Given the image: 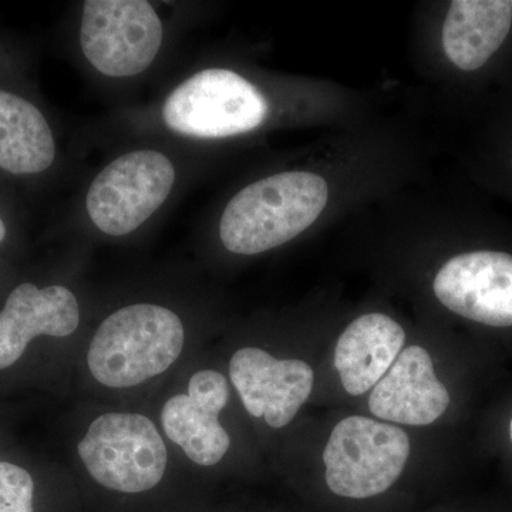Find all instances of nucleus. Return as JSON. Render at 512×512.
Here are the masks:
<instances>
[{
  "mask_svg": "<svg viewBox=\"0 0 512 512\" xmlns=\"http://www.w3.org/2000/svg\"><path fill=\"white\" fill-rule=\"evenodd\" d=\"M228 400L225 376L201 370L191 377L187 394H177L164 404L161 423L165 434L183 448L192 463L215 466L227 454L231 439L218 416Z\"/></svg>",
  "mask_w": 512,
  "mask_h": 512,
  "instance_id": "obj_10",
  "label": "nucleus"
},
{
  "mask_svg": "<svg viewBox=\"0 0 512 512\" xmlns=\"http://www.w3.org/2000/svg\"><path fill=\"white\" fill-rule=\"evenodd\" d=\"M184 325L170 309L136 303L111 313L94 333L87 365L97 382L126 389L173 366L184 348Z\"/></svg>",
  "mask_w": 512,
  "mask_h": 512,
  "instance_id": "obj_2",
  "label": "nucleus"
},
{
  "mask_svg": "<svg viewBox=\"0 0 512 512\" xmlns=\"http://www.w3.org/2000/svg\"><path fill=\"white\" fill-rule=\"evenodd\" d=\"M510 434H511V440H512V420H511V426H510Z\"/></svg>",
  "mask_w": 512,
  "mask_h": 512,
  "instance_id": "obj_18",
  "label": "nucleus"
},
{
  "mask_svg": "<svg viewBox=\"0 0 512 512\" xmlns=\"http://www.w3.org/2000/svg\"><path fill=\"white\" fill-rule=\"evenodd\" d=\"M406 333L383 313L360 316L335 349V366L346 392L359 396L375 387L402 352Z\"/></svg>",
  "mask_w": 512,
  "mask_h": 512,
  "instance_id": "obj_13",
  "label": "nucleus"
},
{
  "mask_svg": "<svg viewBox=\"0 0 512 512\" xmlns=\"http://www.w3.org/2000/svg\"><path fill=\"white\" fill-rule=\"evenodd\" d=\"M6 237V227L5 224H3V221L0 220V242L3 241Z\"/></svg>",
  "mask_w": 512,
  "mask_h": 512,
  "instance_id": "obj_17",
  "label": "nucleus"
},
{
  "mask_svg": "<svg viewBox=\"0 0 512 512\" xmlns=\"http://www.w3.org/2000/svg\"><path fill=\"white\" fill-rule=\"evenodd\" d=\"M163 42V25L144 0L84 2L80 45L94 69L110 77L140 74Z\"/></svg>",
  "mask_w": 512,
  "mask_h": 512,
  "instance_id": "obj_6",
  "label": "nucleus"
},
{
  "mask_svg": "<svg viewBox=\"0 0 512 512\" xmlns=\"http://www.w3.org/2000/svg\"><path fill=\"white\" fill-rule=\"evenodd\" d=\"M512 12L504 0L451 2L443 26L444 53L464 72L480 69L510 33Z\"/></svg>",
  "mask_w": 512,
  "mask_h": 512,
  "instance_id": "obj_14",
  "label": "nucleus"
},
{
  "mask_svg": "<svg viewBox=\"0 0 512 512\" xmlns=\"http://www.w3.org/2000/svg\"><path fill=\"white\" fill-rule=\"evenodd\" d=\"M174 181V165L164 154L150 150L124 154L90 185L87 212L104 234H130L164 204Z\"/></svg>",
  "mask_w": 512,
  "mask_h": 512,
  "instance_id": "obj_7",
  "label": "nucleus"
},
{
  "mask_svg": "<svg viewBox=\"0 0 512 512\" xmlns=\"http://www.w3.org/2000/svg\"><path fill=\"white\" fill-rule=\"evenodd\" d=\"M451 312L488 326H512V255L477 251L454 256L433 282Z\"/></svg>",
  "mask_w": 512,
  "mask_h": 512,
  "instance_id": "obj_8",
  "label": "nucleus"
},
{
  "mask_svg": "<svg viewBox=\"0 0 512 512\" xmlns=\"http://www.w3.org/2000/svg\"><path fill=\"white\" fill-rule=\"evenodd\" d=\"M90 476L109 490L146 493L163 480L168 453L156 424L143 414L97 417L77 446Z\"/></svg>",
  "mask_w": 512,
  "mask_h": 512,
  "instance_id": "obj_3",
  "label": "nucleus"
},
{
  "mask_svg": "<svg viewBox=\"0 0 512 512\" xmlns=\"http://www.w3.org/2000/svg\"><path fill=\"white\" fill-rule=\"evenodd\" d=\"M510 8H511V12H512V2H510Z\"/></svg>",
  "mask_w": 512,
  "mask_h": 512,
  "instance_id": "obj_19",
  "label": "nucleus"
},
{
  "mask_svg": "<svg viewBox=\"0 0 512 512\" xmlns=\"http://www.w3.org/2000/svg\"><path fill=\"white\" fill-rule=\"evenodd\" d=\"M55 156L45 116L28 100L0 90V167L12 174H39Z\"/></svg>",
  "mask_w": 512,
  "mask_h": 512,
  "instance_id": "obj_15",
  "label": "nucleus"
},
{
  "mask_svg": "<svg viewBox=\"0 0 512 512\" xmlns=\"http://www.w3.org/2000/svg\"><path fill=\"white\" fill-rule=\"evenodd\" d=\"M410 456L409 436L367 417L340 421L323 451L326 483L340 497H375L389 490Z\"/></svg>",
  "mask_w": 512,
  "mask_h": 512,
  "instance_id": "obj_4",
  "label": "nucleus"
},
{
  "mask_svg": "<svg viewBox=\"0 0 512 512\" xmlns=\"http://www.w3.org/2000/svg\"><path fill=\"white\" fill-rule=\"evenodd\" d=\"M265 97L239 74L224 69L194 74L168 96L165 124L175 133L224 138L248 133L264 123Z\"/></svg>",
  "mask_w": 512,
  "mask_h": 512,
  "instance_id": "obj_5",
  "label": "nucleus"
},
{
  "mask_svg": "<svg viewBox=\"0 0 512 512\" xmlns=\"http://www.w3.org/2000/svg\"><path fill=\"white\" fill-rule=\"evenodd\" d=\"M448 404L450 396L437 379L433 360L420 346L400 352L369 399L370 412L376 417L409 426L434 423Z\"/></svg>",
  "mask_w": 512,
  "mask_h": 512,
  "instance_id": "obj_12",
  "label": "nucleus"
},
{
  "mask_svg": "<svg viewBox=\"0 0 512 512\" xmlns=\"http://www.w3.org/2000/svg\"><path fill=\"white\" fill-rule=\"evenodd\" d=\"M329 200L318 174L288 171L239 191L225 208L222 244L232 254L256 255L284 245L311 227Z\"/></svg>",
  "mask_w": 512,
  "mask_h": 512,
  "instance_id": "obj_1",
  "label": "nucleus"
},
{
  "mask_svg": "<svg viewBox=\"0 0 512 512\" xmlns=\"http://www.w3.org/2000/svg\"><path fill=\"white\" fill-rule=\"evenodd\" d=\"M231 382L249 414L272 429L288 426L313 389L312 367L298 359H276L258 348L239 349L229 363Z\"/></svg>",
  "mask_w": 512,
  "mask_h": 512,
  "instance_id": "obj_9",
  "label": "nucleus"
},
{
  "mask_svg": "<svg viewBox=\"0 0 512 512\" xmlns=\"http://www.w3.org/2000/svg\"><path fill=\"white\" fill-rule=\"evenodd\" d=\"M35 483L25 468L0 463V512H33Z\"/></svg>",
  "mask_w": 512,
  "mask_h": 512,
  "instance_id": "obj_16",
  "label": "nucleus"
},
{
  "mask_svg": "<svg viewBox=\"0 0 512 512\" xmlns=\"http://www.w3.org/2000/svg\"><path fill=\"white\" fill-rule=\"evenodd\" d=\"M79 323V302L69 289L19 285L0 311V370L15 365L37 336L66 338Z\"/></svg>",
  "mask_w": 512,
  "mask_h": 512,
  "instance_id": "obj_11",
  "label": "nucleus"
}]
</instances>
